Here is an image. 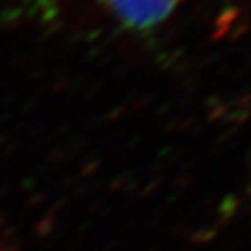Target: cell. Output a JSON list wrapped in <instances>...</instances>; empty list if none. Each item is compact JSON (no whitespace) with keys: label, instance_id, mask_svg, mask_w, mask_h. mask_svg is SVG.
<instances>
[{"label":"cell","instance_id":"6da1fadb","mask_svg":"<svg viewBox=\"0 0 251 251\" xmlns=\"http://www.w3.org/2000/svg\"><path fill=\"white\" fill-rule=\"evenodd\" d=\"M121 23L136 30H147L171 15L179 0H100Z\"/></svg>","mask_w":251,"mask_h":251}]
</instances>
